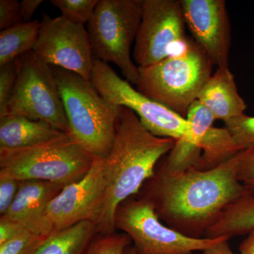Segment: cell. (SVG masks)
Returning a JSON list of instances; mask_svg holds the SVG:
<instances>
[{"label":"cell","mask_w":254,"mask_h":254,"mask_svg":"<svg viewBox=\"0 0 254 254\" xmlns=\"http://www.w3.org/2000/svg\"><path fill=\"white\" fill-rule=\"evenodd\" d=\"M240 153L205 171L192 168L171 173L160 168L139 193L169 227L191 238H205L229 205L250 194L237 179Z\"/></svg>","instance_id":"1"},{"label":"cell","mask_w":254,"mask_h":254,"mask_svg":"<svg viewBox=\"0 0 254 254\" xmlns=\"http://www.w3.org/2000/svg\"><path fill=\"white\" fill-rule=\"evenodd\" d=\"M176 140L154 136L132 110L120 107L116 133L109 154L103 158L105 194L97 230L115 232V215L119 205L138 194L154 176L155 167L173 149Z\"/></svg>","instance_id":"2"},{"label":"cell","mask_w":254,"mask_h":254,"mask_svg":"<svg viewBox=\"0 0 254 254\" xmlns=\"http://www.w3.org/2000/svg\"><path fill=\"white\" fill-rule=\"evenodd\" d=\"M213 64L191 37L158 63L139 68L137 91L186 118L212 76Z\"/></svg>","instance_id":"3"},{"label":"cell","mask_w":254,"mask_h":254,"mask_svg":"<svg viewBox=\"0 0 254 254\" xmlns=\"http://www.w3.org/2000/svg\"><path fill=\"white\" fill-rule=\"evenodd\" d=\"M50 66L58 81L71 134L93 156L106 158L115 140L120 107L105 100L91 81Z\"/></svg>","instance_id":"4"},{"label":"cell","mask_w":254,"mask_h":254,"mask_svg":"<svg viewBox=\"0 0 254 254\" xmlns=\"http://www.w3.org/2000/svg\"><path fill=\"white\" fill-rule=\"evenodd\" d=\"M95 158L71 133H64L33 146L0 150V176L65 187L83 178Z\"/></svg>","instance_id":"5"},{"label":"cell","mask_w":254,"mask_h":254,"mask_svg":"<svg viewBox=\"0 0 254 254\" xmlns=\"http://www.w3.org/2000/svg\"><path fill=\"white\" fill-rule=\"evenodd\" d=\"M143 4V0H98L87 24L94 58L115 64L135 86L139 68L132 61L131 48L141 24Z\"/></svg>","instance_id":"6"},{"label":"cell","mask_w":254,"mask_h":254,"mask_svg":"<svg viewBox=\"0 0 254 254\" xmlns=\"http://www.w3.org/2000/svg\"><path fill=\"white\" fill-rule=\"evenodd\" d=\"M114 225L115 230L131 239L139 254H193L225 238L195 239L182 235L164 224L152 202L139 193L119 205Z\"/></svg>","instance_id":"7"},{"label":"cell","mask_w":254,"mask_h":254,"mask_svg":"<svg viewBox=\"0 0 254 254\" xmlns=\"http://www.w3.org/2000/svg\"><path fill=\"white\" fill-rule=\"evenodd\" d=\"M22 116L48 123L64 133H71L63 100L51 66L33 51L21 56L14 91L4 115Z\"/></svg>","instance_id":"8"},{"label":"cell","mask_w":254,"mask_h":254,"mask_svg":"<svg viewBox=\"0 0 254 254\" xmlns=\"http://www.w3.org/2000/svg\"><path fill=\"white\" fill-rule=\"evenodd\" d=\"M91 82L105 100L132 110L154 136L178 140L185 131L186 118L145 96L118 76L108 64L94 58Z\"/></svg>","instance_id":"9"},{"label":"cell","mask_w":254,"mask_h":254,"mask_svg":"<svg viewBox=\"0 0 254 254\" xmlns=\"http://www.w3.org/2000/svg\"><path fill=\"white\" fill-rule=\"evenodd\" d=\"M181 0H143L133 57L138 67L158 63L187 41Z\"/></svg>","instance_id":"10"},{"label":"cell","mask_w":254,"mask_h":254,"mask_svg":"<svg viewBox=\"0 0 254 254\" xmlns=\"http://www.w3.org/2000/svg\"><path fill=\"white\" fill-rule=\"evenodd\" d=\"M33 52L49 66L91 81L94 57L84 26L71 22L62 15L52 18L45 13Z\"/></svg>","instance_id":"11"},{"label":"cell","mask_w":254,"mask_h":254,"mask_svg":"<svg viewBox=\"0 0 254 254\" xmlns=\"http://www.w3.org/2000/svg\"><path fill=\"white\" fill-rule=\"evenodd\" d=\"M105 194L103 158L95 157L83 178L64 187L47 207L45 218L50 232L82 222L97 225Z\"/></svg>","instance_id":"12"},{"label":"cell","mask_w":254,"mask_h":254,"mask_svg":"<svg viewBox=\"0 0 254 254\" xmlns=\"http://www.w3.org/2000/svg\"><path fill=\"white\" fill-rule=\"evenodd\" d=\"M191 38L218 68L229 67L231 28L225 0H181Z\"/></svg>","instance_id":"13"},{"label":"cell","mask_w":254,"mask_h":254,"mask_svg":"<svg viewBox=\"0 0 254 254\" xmlns=\"http://www.w3.org/2000/svg\"><path fill=\"white\" fill-rule=\"evenodd\" d=\"M64 187L50 182L21 181L12 205L1 217L18 222L29 231L48 236L52 232L45 218L47 207Z\"/></svg>","instance_id":"14"},{"label":"cell","mask_w":254,"mask_h":254,"mask_svg":"<svg viewBox=\"0 0 254 254\" xmlns=\"http://www.w3.org/2000/svg\"><path fill=\"white\" fill-rule=\"evenodd\" d=\"M187 127L182 136L177 140L168 158L160 167L171 173L197 168L201 157V144L207 132L213 126L215 119L198 100L188 110Z\"/></svg>","instance_id":"15"},{"label":"cell","mask_w":254,"mask_h":254,"mask_svg":"<svg viewBox=\"0 0 254 254\" xmlns=\"http://www.w3.org/2000/svg\"><path fill=\"white\" fill-rule=\"evenodd\" d=\"M198 101L212 113L215 120L227 121L245 114L247 108L239 93L235 76L230 67L217 68L205 83Z\"/></svg>","instance_id":"16"},{"label":"cell","mask_w":254,"mask_h":254,"mask_svg":"<svg viewBox=\"0 0 254 254\" xmlns=\"http://www.w3.org/2000/svg\"><path fill=\"white\" fill-rule=\"evenodd\" d=\"M45 122L22 116L0 118V150L26 148L50 141L63 135Z\"/></svg>","instance_id":"17"},{"label":"cell","mask_w":254,"mask_h":254,"mask_svg":"<svg viewBox=\"0 0 254 254\" xmlns=\"http://www.w3.org/2000/svg\"><path fill=\"white\" fill-rule=\"evenodd\" d=\"M98 233L93 222H80L50 233L34 254H88Z\"/></svg>","instance_id":"18"},{"label":"cell","mask_w":254,"mask_h":254,"mask_svg":"<svg viewBox=\"0 0 254 254\" xmlns=\"http://www.w3.org/2000/svg\"><path fill=\"white\" fill-rule=\"evenodd\" d=\"M254 230V195L248 194L229 205L218 221L205 233V238L230 239Z\"/></svg>","instance_id":"19"},{"label":"cell","mask_w":254,"mask_h":254,"mask_svg":"<svg viewBox=\"0 0 254 254\" xmlns=\"http://www.w3.org/2000/svg\"><path fill=\"white\" fill-rule=\"evenodd\" d=\"M202 154L197 169L210 170L218 168L243 150L225 127H212L201 144Z\"/></svg>","instance_id":"20"},{"label":"cell","mask_w":254,"mask_h":254,"mask_svg":"<svg viewBox=\"0 0 254 254\" xmlns=\"http://www.w3.org/2000/svg\"><path fill=\"white\" fill-rule=\"evenodd\" d=\"M41 21L34 20L0 31V66L33 51Z\"/></svg>","instance_id":"21"},{"label":"cell","mask_w":254,"mask_h":254,"mask_svg":"<svg viewBox=\"0 0 254 254\" xmlns=\"http://www.w3.org/2000/svg\"><path fill=\"white\" fill-rule=\"evenodd\" d=\"M50 2L68 21L84 26L91 21L98 0H50Z\"/></svg>","instance_id":"22"},{"label":"cell","mask_w":254,"mask_h":254,"mask_svg":"<svg viewBox=\"0 0 254 254\" xmlns=\"http://www.w3.org/2000/svg\"><path fill=\"white\" fill-rule=\"evenodd\" d=\"M225 125L242 150L254 148V117L243 114L225 122Z\"/></svg>","instance_id":"23"},{"label":"cell","mask_w":254,"mask_h":254,"mask_svg":"<svg viewBox=\"0 0 254 254\" xmlns=\"http://www.w3.org/2000/svg\"><path fill=\"white\" fill-rule=\"evenodd\" d=\"M48 236L26 230L18 237L0 245V254H34Z\"/></svg>","instance_id":"24"},{"label":"cell","mask_w":254,"mask_h":254,"mask_svg":"<svg viewBox=\"0 0 254 254\" xmlns=\"http://www.w3.org/2000/svg\"><path fill=\"white\" fill-rule=\"evenodd\" d=\"M21 58L0 66V116L4 115L14 91L21 66Z\"/></svg>","instance_id":"25"},{"label":"cell","mask_w":254,"mask_h":254,"mask_svg":"<svg viewBox=\"0 0 254 254\" xmlns=\"http://www.w3.org/2000/svg\"><path fill=\"white\" fill-rule=\"evenodd\" d=\"M131 243V239L125 233L103 235L95 239L88 254H122Z\"/></svg>","instance_id":"26"},{"label":"cell","mask_w":254,"mask_h":254,"mask_svg":"<svg viewBox=\"0 0 254 254\" xmlns=\"http://www.w3.org/2000/svg\"><path fill=\"white\" fill-rule=\"evenodd\" d=\"M237 176L249 193L254 195V148L241 151Z\"/></svg>","instance_id":"27"},{"label":"cell","mask_w":254,"mask_h":254,"mask_svg":"<svg viewBox=\"0 0 254 254\" xmlns=\"http://www.w3.org/2000/svg\"><path fill=\"white\" fill-rule=\"evenodd\" d=\"M23 23L21 6L17 0H0V30Z\"/></svg>","instance_id":"28"},{"label":"cell","mask_w":254,"mask_h":254,"mask_svg":"<svg viewBox=\"0 0 254 254\" xmlns=\"http://www.w3.org/2000/svg\"><path fill=\"white\" fill-rule=\"evenodd\" d=\"M20 182L7 177L0 176V215L7 213L17 194Z\"/></svg>","instance_id":"29"},{"label":"cell","mask_w":254,"mask_h":254,"mask_svg":"<svg viewBox=\"0 0 254 254\" xmlns=\"http://www.w3.org/2000/svg\"><path fill=\"white\" fill-rule=\"evenodd\" d=\"M27 229L18 222L4 217L0 218V245L22 234Z\"/></svg>","instance_id":"30"},{"label":"cell","mask_w":254,"mask_h":254,"mask_svg":"<svg viewBox=\"0 0 254 254\" xmlns=\"http://www.w3.org/2000/svg\"><path fill=\"white\" fill-rule=\"evenodd\" d=\"M43 2V0H23L20 2L23 23L32 21L33 14Z\"/></svg>","instance_id":"31"},{"label":"cell","mask_w":254,"mask_h":254,"mask_svg":"<svg viewBox=\"0 0 254 254\" xmlns=\"http://www.w3.org/2000/svg\"><path fill=\"white\" fill-rule=\"evenodd\" d=\"M228 239H222L216 245L202 252V254H235L229 245Z\"/></svg>","instance_id":"32"},{"label":"cell","mask_w":254,"mask_h":254,"mask_svg":"<svg viewBox=\"0 0 254 254\" xmlns=\"http://www.w3.org/2000/svg\"><path fill=\"white\" fill-rule=\"evenodd\" d=\"M239 250L241 254H254V230L240 244Z\"/></svg>","instance_id":"33"},{"label":"cell","mask_w":254,"mask_h":254,"mask_svg":"<svg viewBox=\"0 0 254 254\" xmlns=\"http://www.w3.org/2000/svg\"><path fill=\"white\" fill-rule=\"evenodd\" d=\"M122 254H139L135 250L134 247L133 246L130 245L128 247H127L124 251L123 253Z\"/></svg>","instance_id":"34"},{"label":"cell","mask_w":254,"mask_h":254,"mask_svg":"<svg viewBox=\"0 0 254 254\" xmlns=\"http://www.w3.org/2000/svg\"></svg>","instance_id":"35"}]
</instances>
